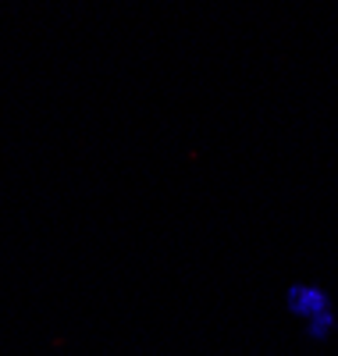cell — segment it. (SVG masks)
Segmentation results:
<instances>
[{
    "mask_svg": "<svg viewBox=\"0 0 338 356\" xmlns=\"http://www.w3.org/2000/svg\"><path fill=\"white\" fill-rule=\"evenodd\" d=\"M285 310L292 321H299L303 335L310 342H328L338 328V314L331 292L317 282H292L285 289Z\"/></svg>",
    "mask_w": 338,
    "mask_h": 356,
    "instance_id": "cell-1",
    "label": "cell"
}]
</instances>
